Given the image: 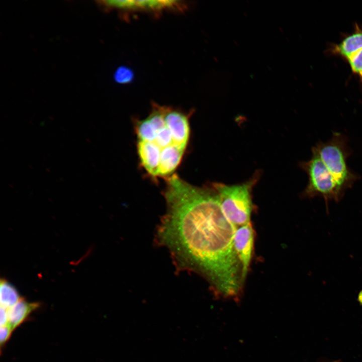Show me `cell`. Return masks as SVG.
I'll list each match as a JSON object with an SVG mask.
<instances>
[{
	"label": "cell",
	"mask_w": 362,
	"mask_h": 362,
	"mask_svg": "<svg viewBox=\"0 0 362 362\" xmlns=\"http://www.w3.org/2000/svg\"><path fill=\"white\" fill-rule=\"evenodd\" d=\"M99 5L107 11H143L159 13L166 10H182L185 5L175 1H100Z\"/></svg>",
	"instance_id": "8992f818"
},
{
	"label": "cell",
	"mask_w": 362,
	"mask_h": 362,
	"mask_svg": "<svg viewBox=\"0 0 362 362\" xmlns=\"http://www.w3.org/2000/svg\"><path fill=\"white\" fill-rule=\"evenodd\" d=\"M135 129L137 141L151 144L159 151L160 155L166 149H186L177 142L167 123L164 117V106L153 103L149 115L143 120L136 121Z\"/></svg>",
	"instance_id": "5b68a950"
},
{
	"label": "cell",
	"mask_w": 362,
	"mask_h": 362,
	"mask_svg": "<svg viewBox=\"0 0 362 362\" xmlns=\"http://www.w3.org/2000/svg\"><path fill=\"white\" fill-rule=\"evenodd\" d=\"M13 331V330L8 325L1 326L0 339L1 346L8 340Z\"/></svg>",
	"instance_id": "4fadbf2b"
},
{
	"label": "cell",
	"mask_w": 362,
	"mask_h": 362,
	"mask_svg": "<svg viewBox=\"0 0 362 362\" xmlns=\"http://www.w3.org/2000/svg\"><path fill=\"white\" fill-rule=\"evenodd\" d=\"M21 298L15 288L5 280H1L0 284L1 307L9 309Z\"/></svg>",
	"instance_id": "30bf717a"
},
{
	"label": "cell",
	"mask_w": 362,
	"mask_h": 362,
	"mask_svg": "<svg viewBox=\"0 0 362 362\" xmlns=\"http://www.w3.org/2000/svg\"><path fill=\"white\" fill-rule=\"evenodd\" d=\"M347 62L352 72L358 76L362 84V49L353 55Z\"/></svg>",
	"instance_id": "8fae6325"
},
{
	"label": "cell",
	"mask_w": 362,
	"mask_h": 362,
	"mask_svg": "<svg viewBox=\"0 0 362 362\" xmlns=\"http://www.w3.org/2000/svg\"><path fill=\"white\" fill-rule=\"evenodd\" d=\"M39 306L38 303H30L21 299L8 309V325L14 330L28 317L29 315Z\"/></svg>",
	"instance_id": "9c48e42d"
},
{
	"label": "cell",
	"mask_w": 362,
	"mask_h": 362,
	"mask_svg": "<svg viewBox=\"0 0 362 362\" xmlns=\"http://www.w3.org/2000/svg\"><path fill=\"white\" fill-rule=\"evenodd\" d=\"M167 211L158 231L182 268L203 275L222 296L236 297L241 285V267L234 247V228L222 209L218 195L176 174L167 178Z\"/></svg>",
	"instance_id": "6da1fadb"
},
{
	"label": "cell",
	"mask_w": 362,
	"mask_h": 362,
	"mask_svg": "<svg viewBox=\"0 0 362 362\" xmlns=\"http://www.w3.org/2000/svg\"><path fill=\"white\" fill-rule=\"evenodd\" d=\"M114 77L117 82L125 84L129 83L133 80L134 75L131 69L126 66H121L116 70Z\"/></svg>",
	"instance_id": "7c38bea8"
},
{
	"label": "cell",
	"mask_w": 362,
	"mask_h": 362,
	"mask_svg": "<svg viewBox=\"0 0 362 362\" xmlns=\"http://www.w3.org/2000/svg\"><path fill=\"white\" fill-rule=\"evenodd\" d=\"M259 176L257 172L241 184L228 185L215 183L212 185L218 195L223 213L234 229L251 223L253 207L252 192Z\"/></svg>",
	"instance_id": "7a4b0ae2"
},
{
	"label": "cell",
	"mask_w": 362,
	"mask_h": 362,
	"mask_svg": "<svg viewBox=\"0 0 362 362\" xmlns=\"http://www.w3.org/2000/svg\"><path fill=\"white\" fill-rule=\"evenodd\" d=\"M362 49V27L355 23L353 31L345 35L337 44H331L326 53L341 57L346 62L355 53Z\"/></svg>",
	"instance_id": "ba28073f"
},
{
	"label": "cell",
	"mask_w": 362,
	"mask_h": 362,
	"mask_svg": "<svg viewBox=\"0 0 362 362\" xmlns=\"http://www.w3.org/2000/svg\"><path fill=\"white\" fill-rule=\"evenodd\" d=\"M348 142L344 134L334 132L329 140L319 141L312 148L345 191L350 189L359 177L347 165V158L351 154Z\"/></svg>",
	"instance_id": "3957f363"
},
{
	"label": "cell",
	"mask_w": 362,
	"mask_h": 362,
	"mask_svg": "<svg viewBox=\"0 0 362 362\" xmlns=\"http://www.w3.org/2000/svg\"><path fill=\"white\" fill-rule=\"evenodd\" d=\"M1 326L8 325V309L1 307Z\"/></svg>",
	"instance_id": "5bb4252c"
},
{
	"label": "cell",
	"mask_w": 362,
	"mask_h": 362,
	"mask_svg": "<svg viewBox=\"0 0 362 362\" xmlns=\"http://www.w3.org/2000/svg\"><path fill=\"white\" fill-rule=\"evenodd\" d=\"M233 243L241 265L243 283L248 273L253 249L254 232L251 223L235 229Z\"/></svg>",
	"instance_id": "52a82bcc"
},
{
	"label": "cell",
	"mask_w": 362,
	"mask_h": 362,
	"mask_svg": "<svg viewBox=\"0 0 362 362\" xmlns=\"http://www.w3.org/2000/svg\"><path fill=\"white\" fill-rule=\"evenodd\" d=\"M301 168L308 177L307 185L302 193L303 197L313 198H322L328 210L329 201L339 202L345 191L327 169L319 157L312 151L311 158L300 163Z\"/></svg>",
	"instance_id": "277c9868"
}]
</instances>
